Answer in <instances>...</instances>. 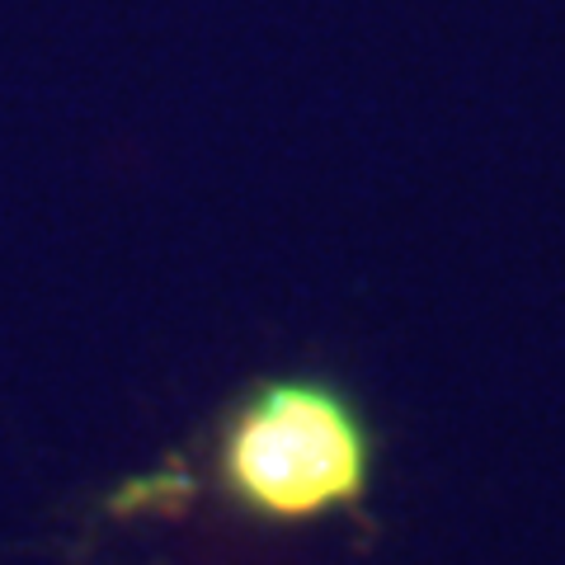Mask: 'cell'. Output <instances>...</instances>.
Listing matches in <instances>:
<instances>
[{
	"label": "cell",
	"mask_w": 565,
	"mask_h": 565,
	"mask_svg": "<svg viewBox=\"0 0 565 565\" xmlns=\"http://www.w3.org/2000/svg\"><path fill=\"white\" fill-rule=\"evenodd\" d=\"M377 438L340 382H255L222 424L217 476L241 514L259 523H311L363 504Z\"/></svg>",
	"instance_id": "6da1fadb"
}]
</instances>
